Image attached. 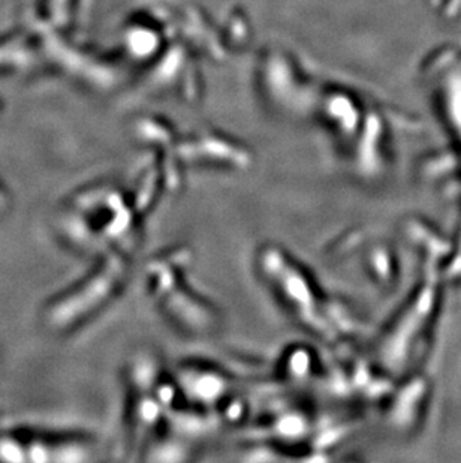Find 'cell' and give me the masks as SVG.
I'll use <instances>...</instances> for the list:
<instances>
[{
    "label": "cell",
    "instance_id": "1",
    "mask_svg": "<svg viewBox=\"0 0 461 463\" xmlns=\"http://www.w3.org/2000/svg\"><path fill=\"white\" fill-rule=\"evenodd\" d=\"M255 263L260 278L294 318L316 333L327 334L324 298L309 274L282 249L272 245L260 247Z\"/></svg>",
    "mask_w": 461,
    "mask_h": 463
}]
</instances>
